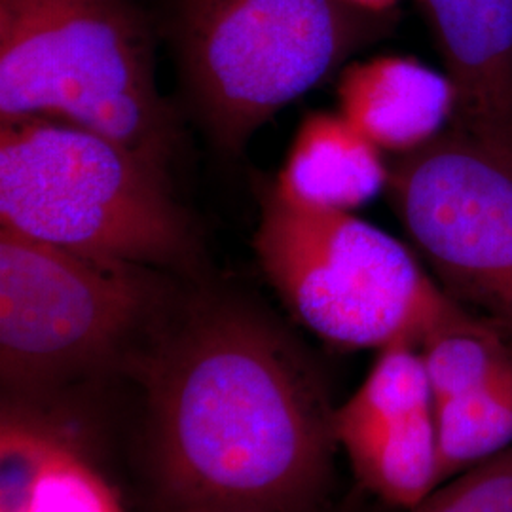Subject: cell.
<instances>
[{"instance_id":"obj_1","label":"cell","mask_w":512,"mask_h":512,"mask_svg":"<svg viewBox=\"0 0 512 512\" xmlns=\"http://www.w3.org/2000/svg\"><path fill=\"white\" fill-rule=\"evenodd\" d=\"M133 366L165 512L327 507L334 408L293 342L262 313L202 294L165 315Z\"/></svg>"},{"instance_id":"obj_2","label":"cell","mask_w":512,"mask_h":512,"mask_svg":"<svg viewBox=\"0 0 512 512\" xmlns=\"http://www.w3.org/2000/svg\"><path fill=\"white\" fill-rule=\"evenodd\" d=\"M29 116L92 129L165 177L175 124L131 0H0V118Z\"/></svg>"},{"instance_id":"obj_3","label":"cell","mask_w":512,"mask_h":512,"mask_svg":"<svg viewBox=\"0 0 512 512\" xmlns=\"http://www.w3.org/2000/svg\"><path fill=\"white\" fill-rule=\"evenodd\" d=\"M0 228L147 268H188L198 253L164 175L92 129L42 116L2 120Z\"/></svg>"},{"instance_id":"obj_4","label":"cell","mask_w":512,"mask_h":512,"mask_svg":"<svg viewBox=\"0 0 512 512\" xmlns=\"http://www.w3.org/2000/svg\"><path fill=\"white\" fill-rule=\"evenodd\" d=\"M255 251L294 319L336 348L421 346L475 321L399 239L351 213L294 205L275 188L262 198Z\"/></svg>"},{"instance_id":"obj_5","label":"cell","mask_w":512,"mask_h":512,"mask_svg":"<svg viewBox=\"0 0 512 512\" xmlns=\"http://www.w3.org/2000/svg\"><path fill=\"white\" fill-rule=\"evenodd\" d=\"M147 266L78 255L0 228V378L19 397L137 361L164 321Z\"/></svg>"},{"instance_id":"obj_6","label":"cell","mask_w":512,"mask_h":512,"mask_svg":"<svg viewBox=\"0 0 512 512\" xmlns=\"http://www.w3.org/2000/svg\"><path fill=\"white\" fill-rule=\"evenodd\" d=\"M372 14L340 0H169V35L213 139L238 152L315 88Z\"/></svg>"},{"instance_id":"obj_7","label":"cell","mask_w":512,"mask_h":512,"mask_svg":"<svg viewBox=\"0 0 512 512\" xmlns=\"http://www.w3.org/2000/svg\"><path fill=\"white\" fill-rule=\"evenodd\" d=\"M387 186L446 285L512 332V141L435 139L408 152Z\"/></svg>"},{"instance_id":"obj_8","label":"cell","mask_w":512,"mask_h":512,"mask_svg":"<svg viewBox=\"0 0 512 512\" xmlns=\"http://www.w3.org/2000/svg\"><path fill=\"white\" fill-rule=\"evenodd\" d=\"M332 433L357 482L410 511L440 482L435 399L418 344L380 349L365 380L332 410Z\"/></svg>"},{"instance_id":"obj_9","label":"cell","mask_w":512,"mask_h":512,"mask_svg":"<svg viewBox=\"0 0 512 512\" xmlns=\"http://www.w3.org/2000/svg\"><path fill=\"white\" fill-rule=\"evenodd\" d=\"M336 93L340 114L366 139L404 154L435 141L459 105L452 76L404 55L351 63Z\"/></svg>"},{"instance_id":"obj_10","label":"cell","mask_w":512,"mask_h":512,"mask_svg":"<svg viewBox=\"0 0 512 512\" xmlns=\"http://www.w3.org/2000/svg\"><path fill=\"white\" fill-rule=\"evenodd\" d=\"M475 133L512 141V0H421Z\"/></svg>"},{"instance_id":"obj_11","label":"cell","mask_w":512,"mask_h":512,"mask_svg":"<svg viewBox=\"0 0 512 512\" xmlns=\"http://www.w3.org/2000/svg\"><path fill=\"white\" fill-rule=\"evenodd\" d=\"M387 183L380 148L340 112H311L294 135L274 188L294 205L349 213Z\"/></svg>"},{"instance_id":"obj_12","label":"cell","mask_w":512,"mask_h":512,"mask_svg":"<svg viewBox=\"0 0 512 512\" xmlns=\"http://www.w3.org/2000/svg\"><path fill=\"white\" fill-rule=\"evenodd\" d=\"M442 482L512 448V374L435 403ZM440 482V484H442Z\"/></svg>"},{"instance_id":"obj_13","label":"cell","mask_w":512,"mask_h":512,"mask_svg":"<svg viewBox=\"0 0 512 512\" xmlns=\"http://www.w3.org/2000/svg\"><path fill=\"white\" fill-rule=\"evenodd\" d=\"M435 403L512 374V346L494 325L471 321L440 330L420 346Z\"/></svg>"},{"instance_id":"obj_14","label":"cell","mask_w":512,"mask_h":512,"mask_svg":"<svg viewBox=\"0 0 512 512\" xmlns=\"http://www.w3.org/2000/svg\"><path fill=\"white\" fill-rule=\"evenodd\" d=\"M0 512H122L109 484L57 440L37 486L10 509Z\"/></svg>"},{"instance_id":"obj_15","label":"cell","mask_w":512,"mask_h":512,"mask_svg":"<svg viewBox=\"0 0 512 512\" xmlns=\"http://www.w3.org/2000/svg\"><path fill=\"white\" fill-rule=\"evenodd\" d=\"M406 512H512V448L444 480Z\"/></svg>"},{"instance_id":"obj_16","label":"cell","mask_w":512,"mask_h":512,"mask_svg":"<svg viewBox=\"0 0 512 512\" xmlns=\"http://www.w3.org/2000/svg\"><path fill=\"white\" fill-rule=\"evenodd\" d=\"M340 2H344L349 8H355L359 12L372 14V16H382L399 4V0H340Z\"/></svg>"},{"instance_id":"obj_17","label":"cell","mask_w":512,"mask_h":512,"mask_svg":"<svg viewBox=\"0 0 512 512\" xmlns=\"http://www.w3.org/2000/svg\"><path fill=\"white\" fill-rule=\"evenodd\" d=\"M313 512H348V511H342V509H340V511H332V509H329V507H323V509H319V511H313Z\"/></svg>"}]
</instances>
